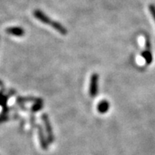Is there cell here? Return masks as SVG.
Returning a JSON list of instances; mask_svg holds the SVG:
<instances>
[{"instance_id":"cell-8","label":"cell","mask_w":155,"mask_h":155,"mask_svg":"<svg viewBox=\"0 0 155 155\" xmlns=\"http://www.w3.org/2000/svg\"><path fill=\"white\" fill-rule=\"evenodd\" d=\"M18 102H41V101H39V99H36L35 98H32V97H28V98H18Z\"/></svg>"},{"instance_id":"cell-3","label":"cell","mask_w":155,"mask_h":155,"mask_svg":"<svg viewBox=\"0 0 155 155\" xmlns=\"http://www.w3.org/2000/svg\"><path fill=\"white\" fill-rule=\"evenodd\" d=\"M42 120L43 122V124H44V127H45L46 129V133H47V140H48V143H53L54 140V136L53 133V129H52V127H51V121H50L49 117L47 114H43L42 115Z\"/></svg>"},{"instance_id":"cell-11","label":"cell","mask_w":155,"mask_h":155,"mask_svg":"<svg viewBox=\"0 0 155 155\" xmlns=\"http://www.w3.org/2000/svg\"><path fill=\"white\" fill-rule=\"evenodd\" d=\"M149 10L150 12V14H151L152 17H153V20H154L155 21V5H153V4H150Z\"/></svg>"},{"instance_id":"cell-9","label":"cell","mask_w":155,"mask_h":155,"mask_svg":"<svg viewBox=\"0 0 155 155\" xmlns=\"http://www.w3.org/2000/svg\"><path fill=\"white\" fill-rule=\"evenodd\" d=\"M6 102H7V98L2 92H0V105L3 107L6 108Z\"/></svg>"},{"instance_id":"cell-5","label":"cell","mask_w":155,"mask_h":155,"mask_svg":"<svg viewBox=\"0 0 155 155\" xmlns=\"http://www.w3.org/2000/svg\"><path fill=\"white\" fill-rule=\"evenodd\" d=\"M6 31L8 34L15 35V36H23L25 35V30L21 27H10L8 28Z\"/></svg>"},{"instance_id":"cell-1","label":"cell","mask_w":155,"mask_h":155,"mask_svg":"<svg viewBox=\"0 0 155 155\" xmlns=\"http://www.w3.org/2000/svg\"><path fill=\"white\" fill-rule=\"evenodd\" d=\"M33 15L36 19L39 20V21H41L43 24H46L47 25L51 26L54 29L58 31L59 33L61 34V35H66L67 32H68L66 28L61 24H60L58 21H53V20H51L48 16L46 15L41 10H35L33 12Z\"/></svg>"},{"instance_id":"cell-4","label":"cell","mask_w":155,"mask_h":155,"mask_svg":"<svg viewBox=\"0 0 155 155\" xmlns=\"http://www.w3.org/2000/svg\"><path fill=\"white\" fill-rule=\"evenodd\" d=\"M98 91V73H93L91 75L89 87V94L91 98L97 96Z\"/></svg>"},{"instance_id":"cell-2","label":"cell","mask_w":155,"mask_h":155,"mask_svg":"<svg viewBox=\"0 0 155 155\" xmlns=\"http://www.w3.org/2000/svg\"><path fill=\"white\" fill-rule=\"evenodd\" d=\"M142 56L145 60L146 63L147 65H150L153 61V56L151 52V43L150 39L147 35H146L145 37V50L142 53Z\"/></svg>"},{"instance_id":"cell-10","label":"cell","mask_w":155,"mask_h":155,"mask_svg":"<svg viewBox=\"0 0 155 155\" xmlns=\"http://www.w3.org/2000/svg\"><path fill=\"white\" fill-rule=\"evenodd\" d=\"M43 108V104H42V102H35V104L32 106V111H38V110H40Z\"/></svg>"},{"instance_id":"cell-7","label":"cell","mask_w":155,"mask_h":155,"mask_svg":"<svg viewBox=\"0 0 155 155\" xmlns=\"http://www.w3.org/2000/svg\"><path fill=\"white\" fill-rule=\"evenodd\" d=\"M110 109V103L108 101L102 100L100 102H98V106H97V110L100 114H106Z\"/></svg>"},{"instance_id":"cell-6","label":"cell","mask_w":155,"mask_h":155,"mask_svg":"<svg viewBox=\"0 0 155 155\" xmlns=\"http://www.w3.org/2000/svg\"><path fill=\"white\" fill-rule=\"evenodd\" d=\"M38 135H39V142H40L41 147L44 150H47V147H48V140L45 138V136L43 134V129L40 127H39V128H38Z\"/></svg>"}]
</instances>
